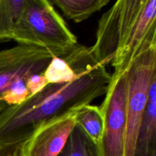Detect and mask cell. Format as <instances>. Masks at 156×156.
Segmentation results:
<instances>
[{
  "instance_id": "6da1fadb",
  "label": "cell",
  "mask_w": 156,
  "mask_h": 156,
  "mask_svg": "<svg viewBox=\"0 0 156 156\" xmlns=\"http://www.w3.org/2000/svg\"><path fill=\"white\" fill-rule=\"evenodd\" d=\"M111 81L107 67L98 63L91 53L71 82L49 84L24 103L0 114V145L26 141L42 123L90 105L106 94Z\"/></svg>"
},
{
  "instance_id": "7a4b0ae2",
  "label": "cell",
  "mask_w": 156,
  "mask_h": 156,
  "mask_svg": "<svg viewBox=\"0 0 156 156\" xmlns=\"http://www.w3.org/2000/svg\"><path fill=\"white\" fill-rule=\"evenodd\" d=\"M155 45L156 0H119L99 20L90 50L98 63L122 73Z\"/></svg>"
},
{
  "instance_id": "3957f363",
  "label": "cell",
  "mask_w": 156,
  "mask_h": 156,
  "mask_svg": "<svg viewBox=\"0 0 156 156\" xmlns=\"http://www.w3.org/2000/svg\"><path fill=\"white\" fill-rule=\"evenodd\" d=\"M13 40L21 45L45 49L56 57L64 56L78 44L76 35L47 0H25Z\"/></svg>"
},
{
  "instance_id": "277c9868",
  "label": "cell",
  "mask_w": 156,
  "mask_h": 156,
  "mask_svg": "<svg viewBox=\"0 0 156 156\" xmlns=\"http://www.w3.org/2000/svg\"><path fill=\"white\" fill-rule=\"evenodd\" d=\"M53 56L45 49L21 44L0 50V114L30 98L27 80L43 74Z\"/></svg>"
},
{
  "instance_id": "5b68a950",
  "label": "cell",
  "mask_w": 156,
  "mask_h": 156,
  "mask_svg": "<svg viewBox=\"0 0 156 156\" xmlns=\"http://www.w3.org/2000/svg\"><path fill=\"white\" fill-rule=\"evenodd\" d=\"M155 75L156 45L140 53L128 69L124 156H135L136 144L146 110L149 86Z\"/></svg>"
},
{
  "instance_id": "8992f818",
  "label": "cell",
  "mask_w": 156,
  "mask_h": 156,
  "mask_svg": "<svg viewBox=\"0 0 156 156\" xmlns=\"http://www.w3.org/2000/svg\"><path fill=\"white\" fill-rule=\"evenodd\" d=\"M128 69L114 73L100 106L104 130L99 146L100 156H124L126 127Z\"/></svg>"
},
{
  "instance_id": "52a82bcc",
  "label": "cell",
  "mask_w": 156,
  "mask_h": 156,
  "mask_svg": "<svg viewBox=\"0 0 156 156\" xmlns=\"http://www.w3.org/2000/svg\"><path fill=\"white\" fill-rule=\"evenodd\" d=\"M75 125V110L42 123L24 143V155L57 156Z\"/></svg>"
},
{
  "instance_id": "ba28073f",
  "label": "cell",
  "mask_w": 156,
  "mask_h": 156,
  "mask_svg": "<svg viewBox=\"0 0 156 156\" xmlns=\"http://www.w3.org/2000/svg\"><path fill=\"white\" fill-rule=\"evenodd\" d=\"M156 75L152 77L143 121L136 144L135 156L156 155Z\"/></svg>"
},
{
  "instance_id": "9c48e42d",
  "label": "cell",
  "mask_w": 156,
  "mask_h": 156,
  "mask_svg": "<svg viewBox=\"0 0 156 156\" xmlns=\"http://www.w3.org/2000/svg\"><path fill=\"white\" fill-rule=\"evenodd\" d=\"M75 121L99 147L104 130V117L100 107L85 105L77 108L75 110Z\"/></svg>"
},
{
  "instance_id": "30bf717a",
  "label": "cell",
  "mask_w": 156,
  "mask_h": 156,
  "mask_svg": "<svg viewBox=\"0 0 156 156\" xmlns=\"http://www.w3.org/2000/svg\"><path fill=\"white\" fill-rule=\"evenodd\" d=\"M52 4L63 12L68 19L79 23L88 19L110 2V0H52Z\"/></svg>"
},
{
  "instance_id": "8fae6325",
  "label": "cell",
  "mask_w": 156,
  "mask_h": 156,
  "mask_svg": "<svg viewBox=\"0 0 156 156\" xmlns=\"http://www.w3.org/2000/svg\"><path fill=\"white\" fill-rule=\"evenodd\" d=\"M57 156H100V152L98 146L76 124L65 146Z\"/></svg>"
},
{
  "instance_id": "7c38bea8",
  "label": "cell",
  "mask_w": 156,
  "mask_h": 156,
  "mask_svg": "<svg viewBox=\"0 0 156 156\" xmlns=\"http://www.w3.org/2000/svg\"><path fill=\"white\" fill-rule=\"evenodd\" d=\"M25 0H0V41L13 40L15 23Z\"/></svg>"
},
{
  "instance_id": "4fadbf2b",
  "label": "cell",
  "mask_w": 156,
  "mask_h": 156,
  "mask_svg": "<svg viewBox=\"0 0 156 156\" xmlns=\"http://www.w3.org/2000/svg\"><path fill=\"white\" fill-rule=\"evenodd\" d=\"M48 85L47 79L43 74H37L31 76L26 83V88L30 93V98L42 91Z\"/></svg>"
},
{
  "instance_id": "5bb4252c",
  "label": "cell",
  "mask_w": 156,
  "mask_h": 156,
  "mask_svg": "<svg viewBox=\"0 0 156 156\" xmlns=\"http://www.w3.org/2000/svg\"><path fill=\"white\" fill-rule=\"evenodd\" d=\"M24 142L0 145V156H18Z\"/></svg>"
},
{
  "instance_id": "9a60e30c",
  "label": "cell",
  "mask_w": 156,
  "mask_h": 156,
  "mask_svg": "<svg viewBox=\"0 0 156 156\" xmlns=\"http://www.w3.org/2000/svg\"><path fill=\"white\" fill-rule=\"evenodd\" d=\"M24 143H25V142H24ZM23 147H24V146H23ZM23 147H22V149H21V152H20V153H19V155H18V156H24V152H23Z\"/></svg>"
},
{
  "instance_id": "2e32d148",
  "label": "cell",
  "mask_w": 156,
  "mask_h": 156,
  "mask_svg": "<svg viewBox=\"0 0 156 156\" xmlns=\"http://www.w3.org/2000/svg\"><path fill=\"white\" fill-rule=\"evenodd\" d=\"M153 156H156V155H153Z\"/></svg>"
}]
</instances>
